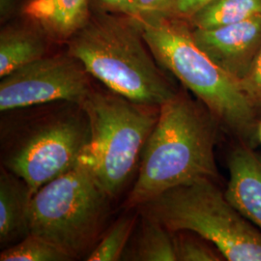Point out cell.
Instances as JSON below:
<instances>
[{"instance_id":"6da1fadb","label":"cell","mask_w":261,"mask_h":261,"mask_svg":"<svg viewBox=\"0 0 261 261\" xmlns=\"http://www.w3.org/2000/svg\"><path fill=\"white\" fill-rule=\"evenodd\" d=\"M218 125L212 113L194 100L186 88L162 105L127 206L140 207L174 187L201 179L215 180Z\"/></svg>"},{"instance_id":"7a4b0ae2","label":"cell","mask_w":261,"mask_h":261,"mask_svg":"<svg viewBox=\"0 0 261 261\" xmlns=\"http://www.w3.org/2000/svg\"><path fill=\"white\" fill-rule=\"evenodd\" d=\"M65 45L89 75L135 103L161 107L177 93L147 46L139 19L93 9Z\"/></svg>"},{"instance_id":"3957f363","label":"cell","mask_w":261,"mask_h":261,"mask_svg":"<svg viewBox=\"0 0 261 261\" xmlns=\"http://www.w3.org/2000/svg\"><path fill=\"white\" fill-rule=\"evenodd\" d=\"M139 20L159 65L194 94L219 125L252 146L257 138L258 113L240 84L196 44L189 21L175 16Z\"/></svg>"},{"instance_id":"277c9868","label":"cell","mask_w":261,"mask_h":261,"mask_svg":"<svg viewBox=\"0 0 261 261\" xmlns=\"http://www.w3.org/2000/svg\"><path fill=\"white\" fill-rule=\"evenodd\" d=\"M89 124V139L79 163L106 193L117 196L140 165L160 107L135 103L111 90L92 89L80 105Z\"/></svg>"},{"instance_id":"5b68a950","label":"cell","mask_w":261,"mask_h":261,"mask_svg":"<svg viewBox=\"0 0 261 261\" xmlns=\"http://www.w3.org/2000/svg\"><path fill=\"white\" fill-rule=\"evenodd\" d=\"M140 213L170 232L191 231L204 238L229 261H261V231L216 185L201 179L171 188L141 205Z\"/></svg>"},{"instance_id":"8992f818","label":"cell","mask_w":261,"mask_h":261,"mask_svg":"<svg viewBox=\"0 0 261 261\" xmlns=\"http://www.w3.org/2000/svg\"><path fill=\"white\" fill-rule=\"evenodd\" d=\"M111 199L88 168L77 163L32 195L29 233L56 244L75 259L101 233Z\"/></svg>"},{"instance_id":"52a82bcc","label":"cell","mask_w":261,"mask_h":261,"mask_svg":"<svg viewBox=\"0 0 261 261\" xmlns=\"http://www.w3.org/2000/svg\"><path fill=\"white\" fill-rule=\"evenodd\" d=\"M88 139L87 117L75 105L31 123L5 154L3 167L21 178L33 195L75 167Z\"/></svg>"},{"instance_id":"ba28073f","label":"cell","mask_w":261,"mask_h":261,"mask_svg":"<svg viewBox=\"0 0 261 261\" xmlns=\"http://www.w3.org/2000/svg\"><path fill=\"white\" fill-rule=\"evenodd\" d=\"M90 76L67 50L48 55L1 79L0 111L56 102L80 106L93 89Z\"/></svg>"},{"instance_id":"9c48e42d","label":"cell","mask_w":261,"mask_h":261,"mask_svg":"<svg viewBox=\"0 0 261 261\" xmlns=\"http://www.w3.org/2000/svg\"><path fill=\"white\" fill-rule=\"evenodd\" d=\"M196 44L238 83L261 50V16L209 29L193 28Z\"/></svg>"},{"instance_id":"30bf717a","label":"cell","mask_w":261,"mask_h":261,"mask_svg":"<svg viewBox=\"0 0 261 261\" xmlns=\"http://www.w3.org/2000/svg\"><path fill=\"white\" fill-rule=\"evenodd\" d=\"M229 180L225 196L261 231V154L241 142L228 157Z\"/></svg>"},{"instance_id":"8fae6325","label":"cell","mask_w":261,"mask_h":261,"mask_svg":"<svg viewBox=\"0 0 261 261\" xmlns=\"http://www.w3.org/2000/svg\"><path fill=\"white\" fill-rule=\"evenodd\" d=\"M91 0H24L19 17L42 28L55 44H66L92 14Z\"/></svg>"},{"instance_id":"7c38bea8","label":"cell","mask_w":261,"mask_h":261,"mask_svg":"<svg viewBox=\"0 0 261 261\" xmlns=\"http://www.w3.org/2000/svg\"><path fill=\"white\" fill-rule=\"evenodd\" d=\"M55 44L33 22L19 17L2 24L0 31V77L48 56Z\"/></svg>"},{"instance_id":"4fadbf2b","label":"cell","mask_w":261,"mask_h":261,"mask_svg":"<svg viewBox=\"0 0 261 261\" xmlns=\"http://www.w3.org/2000/svg\"><path fill=\"white\" fill-rule=\"evenodd\" d=\"M32 193L28 184L7 168L0 173V244L9 247L29 234Z\"/></svg>"},{"instance_id":"5bb4252c","label":"cell","mask_w":261,"mask_h":261,"mask_svg":"<svg viewBox=\"0 0 261 261\" xmlns=\"http://www.w3.org/2000/svg\"><path fill=\"white\" fill-rule=\"evenodd\" d=\"M121 260L177 261L173 233L156 221L141 215Z\"/></svg>"},{"instance_id":"9a60e30c","label":"cell","mask_w":261,"mask_h":261,"mask_svg":"<svg viewBox=\"0 0 261 261\" xmlns=\"http://www.w3.org/2000/svg\"><path fill=\"white\" fill-rule=\"evenodd\" d=\"M260 16L261 0H213L188 21L195 29H209Z\"/></svg>"},{"instance_id":"2e32d148","label":"cell","mask_w":261,"mask_h":261,"mask_svg":"<svg viewBox=\"0 0 261 261\" xmlns=\"http://www.w3.org/2000/svg\"><path fill=\"white\" fill-rule=\"evenodd\" d=\"M74 258L56 244L28 234L19 242L7 247L0 254L1 261H69Z\"/></svg>"},{"instance_id":"e0dca14e","label":"cell","mask_w":261,"mask_h":261,"mask_svg":"<svg viewBox=\"0 0 261 261\" xmlns=\"http://www.w3.org/2000/svg\"><path fill=\"white\" fill-rule=\"evenodd\" d=\"M137 225L136 217H122L103 234L99 244L85 258L88 261L121 260L130 236Z\"/></svg>"},{"instance_id":"ac0fdd59","label":"cell","mask_w":261,"mask_h":261,"mask_svg":"<svg viewBox=\"0 0 261 261\" xmlns=\"http://www.w3.org/2000/svg\"><path fill=\"white\" fill-rule=\"evenodd\" d=\"M172 233L177 261L224 260L221 252L201 236L186 230Z\"/></svg>"},{"instance_id":"d6986e66","label":"cell","mask_w":261,"mask_h":261,"mask_svg":"<svg viewBox=\"0 0 261 261\" xmlns=\"http://www.w3.org/2000/svg\"><path fill=\"white\" fill-rule=\"evenodd\" d=\"M177 0H134L132 17L137 19L172 16Z\"/></svg>"},{"instance_id":"ffe728a7","label":"cell","mask_w":261,"mask_h":261,"mask_svg":"<svg viewBox=\"0 0 261 261\" xmlns=\"http://www.w3.org/2000/svg\"><path fill=\"white\" fill-rule=\"evenodd\" d=\"M243 92L261 115V50L248 74L239 83Z\"/></svg>"},{"instance_id":"44dd1931","label":"cell","mask_w":261,"mask_h":261,"mask_svg":"<svg viewBox=\"0 0 261 261\" xmlns=\"http://www.w3.org/2000/svg\"><path fill=\"white\" fill-rule=\"evenodd\" d=\"M134 0H91L92 9L102 10L132 17Z\"/></svg>"},{"instance_id":"7402d4cb","label":"cell","mask_w":261,"mask_h":261,"mask_svg":"<svg viewBox=\"0 0 261 261\" xmlns=\"http://www.w3.org/2000/svg\"><path fill=\"white\" fill-rule=\"evenodd\" d=\"M211 1L213 0H177L172 16L188 20Z\"/></svg>"},{"instance_id":"603a6c76","label":"cell","mask_w":261,"mask_h":261,"mask_svg":"<svg viewBox=\"0 0 261 261\" xmlns=\"http://www.w3.org/2000/svg\"><path fill=\"white\" fill-rule=\"evenodd\" d=\"M257 139L261 143V119H259L258 125H257Z\"/></svg>"}]
</instances>
